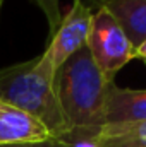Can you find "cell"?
<instances>
[{"mask_svg":"<svg viewBox=\"0 0 146 147\" xmlns=\"http://www.w3.org/2000/svg\"><path fill=\"white\" fill-rule=\"evenodd\" d=\"M98 7L115 17L134 50L146 41V0H100Z\"/></svg>","mask_w":146,"mask_h":147,"instance_id":"7","label":"cell"},{"mask_svg":"<svg viewBox=\"0 0 146 147\" xmlns=\"http://www.w3.org/2000/svg\"><path fill=\"white\" fill-rule=\"evenodd\" d=\"M55 139L31 115L0 101V146Z\"/></svg>","mask_w":146,"mask_h":147,"instance_id":"5","label":"cell"},{"mask_svg":"<svg viewBox=\"0 0 146 147\" xmlns=\"http://www.w3.org/2000/svg\"><path fill=\"white\" fill-rule=\"evenodd\" d=\"M107 125L146 121V89H126L112 84L105 111Z\"/></svg>","mask_w":146,"mask_h":147,"instance_id":"6","label":"cell"},{"mask_svg":"<svg viewBox=\"0 0 146 147\" xmlns=\"http://www.w3.org/2000/svg\"><path fill=\"white\" fill-rule=\"evenodd\" d=\"M0 147H69L64 139H48L40 142H19V144H2Z\"/></svg>","mask_w":146,"mask_h":147,"instance_id":"10","label":"cell"},{"mask_svg":"<svg viewBox=\"0 0 146 147\" xmlns=\"http://www.w3.org/2000/svg\"><path fill=\"white\" fill-rule=\"evenodd\" d=\"M40 10L43 12L46 24H48V31H50V38L53 36V33L57 31L62 16H60V7H59V0H35Z\"/></svg>","mask_w":146,"mask_h":147,"instance_id":"9","label":"cell"},{"mask_svg":"<svg viewBox=\"0 0 146 147\" xmlns=\"http://www.w3.org/2000/svg\"><path fill=\"white\" fill-rule=\"evenodd\" d=\"M69 147H98L95 142V137H84V135H65L62 137Z\"/></svg>","mask_w":146,"mask_h":147,"instance_id":"11","label":"cell"},{"mask_svg":"<svg viewBox=\"0 0 146 147\" xmlns=\"http://www.w3.org/2000/svg\"><path fill=\"white\" fill-rule=\"evenodd\" d=\"M3 3H5V0H0V14H2V9H3Z\"/></svg>","mask_w":146,"mask_h":147,"instance_id":"13","label":"cell"},{"mask_svg":"<svg viewBox=\"0 0 146 147\" xmlns=\"http://www.w3.org/2000/svg\"><path fill=\"white\" fill-rule=\"evenodd\" d=\"M134 58H139V60H146V41L134 50Z\"/></svg>","mask_w":146,"mask_h":147,"instance_id":"12","label":"cell"},{"mask_svg":"<svg viewBox=\"0 0 146 147\" xmlns=\"http://www.w3.org/2000/svg\"><path fill=\"white\" fill-rule=\"evenodd\" d=\"M113 80L95 63L88 46L81 48L57 70L55 91L69 123L67 135L95 137L105 125L107 98Z\"/></svg>","mask_w":146,"mask_h":147,"instance_id":"1","label":"cell"},{"mask_svg":"<svg viewBox=\"0 0 146 147\" xmlns=\"http://www.w3.org/2000/svg\"><path fill=\"white\" fill-rule=\"evenodd\" d=\"M143 62H145V65H146V60H143Z\"/></svg>","mask_w":146,"mask_h":147,"instance_id":"14","label":"cell"},{"mask_svg":"<svg viewBox=\"0 0 146 147\" xmlns=\"http://www.w3.org/2000/svg\"><path fill=\"white\" fill-rule=\"evenodd\" d=\"M98 147H146V121L129 125H105L96 135Z\"/></svg>","mask_w":146,"mask_h":147,"instance_id":"8","label":"cell"},{"mask_svg":"<svg viewBox=\"0 0 146 147\" xmlns=\"http://www.w3.org/2000/svg\"><path fill=\"white\" fill-rule=\"evenodd\" d=\"M93 12L83 0H72L71 9L62 17L57 31L50 38L45 53L59 70L74 53L86 46L91 29Z\"/></svg>","mask_w":146,"mask_h":147,"instance_id":"4","label":"cell"},{"mask_svg":"<svg viewBox=\"0 0 146 147\" xmlns=\"http://www.w3.org/2000/svg\"><path fill=\"white\" fill-rule=\"evenodd\" d=\"M86 46L98 69L112 80L122 67L134 60V46L129 38L115 17L102 7L93 12Z\"/></svg>","mask_w":146,"mask_h":147,"instance_id":"3","label":"cell"},{"mask_svg":"<svg viewBox=\"0 0 146 147\" xmlns=\"http://www.w3.org/2000/svg\"><path fill=\"white\" fill-rule=\"evenodd\" d=\"M57 69L43 51L40 57L0 70V101L31 115L55 139L69 134V123L55 91Z\"/></svg>","mask_w":146,"mask_h":147,"instance_id":"2","label":"cell"}]
</instances>
